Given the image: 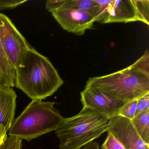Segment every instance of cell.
Masks as SVG:
<instances>
[{"label": "cell", "mask_w": 149, "mask_h": 149, "mask_svg": "<svg viewBox=\"0 0 149 149\" xmlns=\"http://www.w3.org/2000/svg\"><path fill=\"white\" fill-rule=\"evenodd\" d=\"M84 89L102 91L125 104L149 93V52L130 66L114 73L90 77Z\"/></svg>", "instance_id": "6da1fadb"}, {"label": "cell", "mask_w": 149, "mask_h": 149, "mask_svg": "<svg viewBox=\"0 0 149 149\" xmlns=\"http://www.w3.org/2000/svg\"><path fill=\"white\" fill-rule=\"evenodd\" d=\"M15 74V87L32 100L46 99L63 84L50 61L32 47L23 54Z\"/></svg>", "instance_id": "7a4b0ae2"}, {"label": "cell", "mask_w": 149, "mask_h": 149, "mask_svg": "<svg viewBox=\"0 0 149 149\" xmlns=\"http://www.w3.org/2000/svg\"><path fill=\"white\" fill-rule=\"evenodd\" d=\"M110 118L90 108L83 107L76 116L63 118L55 130L60 149H81L107 131Z\"/></svg>", "instance_id": "3957f363"}, {"label": "cell", "mask_w": 149, "mask_h": 149, "mask_svg": "<svg viewBox=\"0 0 149 149\" xmlns=\"http://www.w3.org/2000/svg\"><path fill=\"white\" fill-rule=\"evenodd\" d=\"M54 102L33 100L15 119L8 135L28 141L55 131L63 118Z\"/></svg>", "instance_id": "277c9868"}, {"label": "cell", "mask_w": 149, "mask_h": 149, "mask_svg": "<svg viewBox=\"0 0 149 149\" xmlns=\"http://www.w3.org/2000/svg\"><path fill=\"white\" fill-rule=\"evenodd\" d=\"M0 37L5 53L15 68L23 54L32 46L6 15L0 13Z\"/></svg>", "instance_id": "5b68a950"}, {"label": "cell", "mask_w": 149, "mask_h": 149, "mask_svg": "<svg viewBox=\"0 0 149 149\" xmlns=\"http://www.w3.org/2000/svg\"><path fill=\"white\" fill-rule=\"evenodd\" d=\"M100 7L95 22L102 24L139 21L133 0H95Z\"/></svg>", "instance_id": "8992f818"}, {"label": "cell", "mask_w": 149, "mask_h": 149, "mask_svg": "<svg viewBox=\"0 0 149 149\" xmlns=\"http://www.w3.org/2000/svg\"><path fill=\"white\" fill-rule=\"evenodd\" d=\"M107 132L111 133L126 149H149L133 126L131 120L117 116L110 118Z\"/></svg>", "instance_id": "52a82bcc"}, {"label": "cell", "mask_w": 149, "mask_h": 149, "mask_svg": "<svg viewBox=\"0 0 149 149\" xmlns=\"http://www.w3.org/2000/svg\"><path fill=\"white\" fill-rule=\"evenodd\" d=\"M51 14L63 29L79 36L94 29L95 22V18L92 15L81 10L60 9Z\"/></svg>", "instance_id": "ba28073f"}, {"label": "cell", "mask_w": 149, "mask_h": 149, "mask_svg": "<svg viewBox=\"0 0 149 149\" xmlns=\"http://www.w3.org/2000/svg\"><path fill=\"white\" fill-rule=\"evenodd\" d=\"M81 101L83 107L90 108L110 118L116 116L125 104L102 91L84 89L81 92Z\"/></svg>", "instance_id": "9c48e42d"}, {"label": "cell", "mask_w": 149, "mask_h": 149, "mask_svg": "<svg viewBox=\"0 0 149 149\" xmlns=\"http://www.w3.org/2000/svg\"><path fill=\"white\" fill-rule=\"evenodd\" d=\"M17 95L10 86L0 84V125L7 131L15 120Z\"/></svg>", "instance_id": "30bf717a"}, {"label": "cell", "mask_w": 149, "mask_h": 149, "mask_svg": "<svg viewBox=\"0 0 149 149\" xmlns=\"http://www.w3.org/2000/svg\"><path fill=\"white\" fill-rule=\"evenodd\" d=\"M45 6L51 13L60 9H76L87 12L95 19L100 10L99 5L95 0H49Z\"/></svg>", "instance_id": "8fae6325"}, {"label": "cell", "mask_w": 149, "mask_h": 149, "mask_svg": "<svg viewBox=\"0 0 149 149\" xmlns=\"http://www.w3.org/2000/svg\"><path fill=\"white\" fill-rule=\"evenodd\" d=\"M0 68L7 85L15 86V68L8 60L0 37Z\"/></svg>", "instance_id": "7c38bea8"}, {"label": "cell", "mask_w": 149, "mask_h": 149, "mask_svg": "<svg viewBox=\"0 0 149 149\" xmlns=\"http://www.w3.org/2000/svg\"><path fill=\"white\" fill-rule=\"evenodd\" d=\"M131 122L140 137L149 144V109L135 116Z\"/></svg>", "instance_id": "4fadbf2b"}, {"label": "cell", "mask_w": 149, "mask_h": 149, "mask_svg": "<svg viewBox=\"0 0 149 149\" xmlns=\"http://www.w3.org/2000/svg\"><path fill=\"white\" fill-rule=\"evenodd\" d=\"M138 15L139 22L149 25V0H133Z\"/></svg>", "instance_id": "5bb4252c"}, {"label": "cell", "mask_w": 149, "mask_h": 149, "mask_svg": "<svg viewBox=\"0 0 149 149\" xmlns=\"http://www.w3.org/2000/svg\"><path fill=\"white\" fill-rule=\"evenodd\" d=\"M137 102V99L125 104L118 110L116 116H121L130 120L133 119L136 115Z\"/></svg>", "instance_id": "9a60e30c"}, {"label": "cell", "mask_w": 149, "mask_h": 149, "mask_svg": "<svg viewBox=\"0 0 149 149\" xmlns=\"http://www.w3.org/2000/svg\"><path fill=\"white\" fill-rule=\"evenodd\" d=\"M108 133L105 141L102 145V149H126L111 133Z\"/></svg>", "instance_id": "2e32d148"}, {"label": "cell", "mask_w": 149, "mask_h": 149, "mask_svg": "<svg viewBox=\"0 0 149 149\" xmlns=\"http://www.w3.org/2000/svg\"><path fill=\"white\" fill-rule=\"evenodd\" d=\"M22 140L16 137L9 136L0 149H21Z\"/></svg>", "instance_id": "e0dca14e"}, {"label": "cell", "mask_w": 149, "mask_h": 149, "mask_svg": "<svg viewBox=\"0 0 149 149\" xmlns=\"http://www.w3.org/2000/svg\"><path fill=\"white\" fill-rule=\"evenodd\" d=\"M27 1V0H0V11L13 9Z\"/></svg>", "instance_id": "ac0fdd59"}, {"label": "cell", "mask_w": 149, "mask_h": 149, "mask_svg": "<svg viewBox=\"0 0 149 149\" xmlns=\"http://www.w3.org/2000/svg\"><path fill=\"white\" fill-rule=\"evenodd\" d=\"M149 109V93L137 99L136 115Z\"/></svg>", "instance_id": "d6986e66"}, {"label": "cell", "mask_w": 149, "mask_h": 149, "mask_svg": "<svg viewBox=\"0 0 149 149\" xmlns=\"http://www.w3.org/2000/svg\"><path fill=\"white\" fill-rule=\"evenodd\" d=\"M7 132L4 126L0 125V147L7 139Z\"/></svg>", "instance_id": "ffe728a7"}, {"label": "cell", "mask_w": 149, "mask_h": 149, "mask_svg": "<svg viewBox=\"0 0 149 149\" xmlns=\"http://www.w3.org/2000/svg\"><path fill=\"white\" fill-rule=\"evenodd\" d=\"M81 149H99V143L93 141L87 144Z\"/></svg>", "instance_id": "44dd1931"}, {"label": "cell", "mask_w": 149, "mask_h": 149, "mask_svg": "<svg viewBox=\"0 0 149 149\" xmlns=\"http://www.w3.org/2000/svg\"><path fill=\"white\" fill-rule=\"evenodd\" d=\"M0 84H3V85H6V81L3 77V74L1 72V69L0 68Z\"/></svg>", "instance_id": "7402d4cb"}]
</instances>
